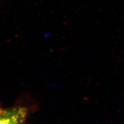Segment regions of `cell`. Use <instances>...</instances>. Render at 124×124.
<instances>
[{"instance_id":"obj_1","label":"cell","mask_w":124,"mask_h":124,"mask_svg":"<svg viewBox=\"0 0 124 124\" xmlns=\"http://www.w3.org/2000/svg\"><path fill=\"white\" fill-rule=\"evenodd\" d=\"M29 115V109L25 107L3 108L0 106V124H25Z\"/></svg>"}]
</instances>
